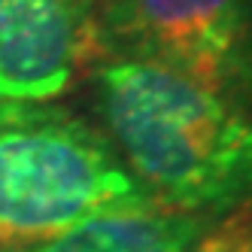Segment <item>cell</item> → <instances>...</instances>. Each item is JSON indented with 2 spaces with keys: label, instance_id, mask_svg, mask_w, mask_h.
Listing matches in <instances>:
<instances>
[{
  "label": "cell",
  "instance_id": "6da1fadb",
  "mask_svg": "<svg viewBox=\"0 0 252 252\" xmlns=\"http://www.w3.org/2000/svg\"><path fill=\"white\" fill-rule=\"evenodd\" d=\"M97 128L158 207L222 216L252 201V110L164 67H94Z\"/></svg>",
  "mask_w": 252,
  "mask_h": 252
},
{
  "label": "cell",
  "instance_id": "7a4b0ae2",
  "mask_svg": "<svg viewBox=\"0 0 252 252\" xmlns=\"http://www.w3.org/2000/svg\"><path fill=\"white\" fill-rule=\"evenodd\" d=\"M152 207L92 119L61 103H0V252H28L94 216Z\"/></svg>",
  "mask_w": 252,
  "mask_h": 252
},
{
  "label": "cell",
  "instance_id": "3957f363",
  "mask_svg": "<svg viewBox=\"0 0 252 252\" xmlns=\"http://www.w3.org/2000/svg\"><path fill=\"white\" fill-rule=\"evenodd\" d=\"M113 58L164 67L252 110V0H103Z\"/></svg>",
  "mask_w": 252,
  "mask_h": 252
},
{
  "label": "cell",
  "instance_id": "277c9868",
  "mask_svg": "<svg viewBox=\"0 0 252 252\" xmlns=\"http://www.w3.org/2000/svg\"><path fill=\"white\" fill-rule=\"evenodd\" d=\"M97 46L85 0H0V103H55Z\"/></svg>",
  "mask_w": 252,
  "mask_h": 252
},
{
  "label": "cell",
  "instance_id": "5b68a950",
  "mask_svg": "<svg viewBox=\"0 0 252 252\" xmlns=\"http://www.w3.org/2000/svg\"><path fill=\"white\" fill-rule=\"evenodd\" d=\"M216 219L164 207L106 213L28 252H219Z\"/></svg>",
  "mask_w": 252,
  "mask_h": 252
}]
</instances>
